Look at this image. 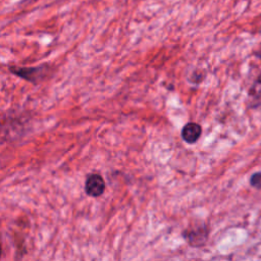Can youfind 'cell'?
I'll list each match as a JSON object with an SVG mask.
<instances>
[{
    "label": "cell",
    "instance_id": "cell-4",
    "mask_svg": "<svg viewBox=\"0 0 261 261\" xmlns=\"http://www.w3.org/2000/svg\"><path fill=\"white\" fill-rule=\"evenodd\" d=\"M251 106L261 109V77L258 79L249 92Z\"/></svg>",
    "mask_w": 261,
    "mask_h": 261
},
{
    "label": "cell",
    "instance_id": "cell-5",
    "mask_svg": "<svg viewBox=\"0 0 261 261\" xmlns=\"http://www.w3.org/2000/svg\"><path fill=\"white\" fill-rule=\"evenodd\" d=\"M251 185L257 189H261V172L255 173L251 177Z\"/></svg>",
    "mask_w": 261,
    "mask_h": 261
},
{
    "label": "cell",
    "instance_id": "cell-1",
    "mask_svg": "<svg viewBox=\"0 0 261 261\" xmlns=\"http://www.w3.org/2000/svg\"><path fill=\"white\" fill-rule=\"evenodd\" d=\"M47 69L48 68H44L43 66H37V67L10 66L9 67V70L12 73L34 84H38L44 76H46Z\"/></svg>",
    "mask_w": 261,
    "mask_h": 261
},
{
    "label": "cell",
    "instance_id": "cell-2",
    "mask_svg": "<svg viewBox=\"0 0 261 261\" xmlns=\"http://www.w3.org/2000/svg\"><path fill=\"white\" fill-rule=\"evenodd\" d=\"M86 192L89 196L98 197L105 191V181L100 174L93 173L88 176L85 185Z\"/></svg>",
    "mask_w": 261,
    "mask_h": 261
},
{
    "label": "cell",
    "instance_id": "cell-3",
    "mask_svg": "<svg viewBox=\"0 0 261 261\" xmlns=\"http://www.w3.org/2000/svg\"><path fill=\"white\" fill-rule=\"evenodd\" d=\"M202 134V127L199 123L188 122L181 129V138L188 144L196 143Z\"/></svg>",
    "mask_w": 261,
    "mask_h": 261
}]
</instances>
